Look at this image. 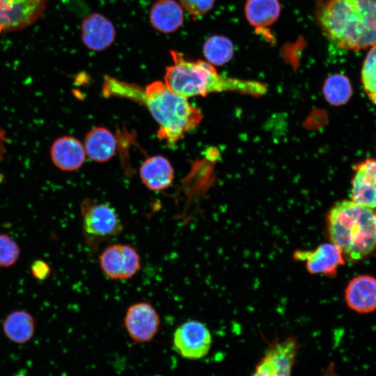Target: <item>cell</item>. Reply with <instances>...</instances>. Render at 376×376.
Returning a JSON list of instances; mask_svg holds the SVG:
<instances>
[{"instance_id":"obj_1","label":"cell","mask_w":376,"mask_h":376,"mask_svg":"<svg viewBox=\"0 0 376 376\" xmlns=\"http://www.w3.org/2000/svg\"><path fill=\"white\" fill-rule=\"evenodd\" d=\"M102 91L105 97L125 98L146 107L159 125L158 138L169 146H174L202 119L200 110L193 107L187 98L174 93L160 81L142 88L106 76Z\"/></svg>"},{"instance_id":"obj_2","label":"cell","mask_w":376,"mask_h":376,"mask_svg":"<svg viewBox=\"0 0 376 376\" xmlns=\"http://www.w3.org/2000/svg\"><path fill=\"white\" fill-rule=\"evenodd\" d=\"M318 20L340 48L359 51L376 45V0H328Z\"/></svg>"},{"instance_id":"obj_3","label":"cell","mask_w":376,"mask_h":376,"mask_svg":"<svg viewBox=\"0 0 376 376\" xmlns=\"http://www.w3.org/2000/svg\"><path fill=\"white\" fill-rule=\"evenodd\" d=\"M170 54L173 63L166 69L164 83L172 92L182 97L205 96L226 91L258 96L267 92L266 86L260 82L220 75L208 62L188 60L175 50H171Z\"/></svg>"},{"instance_id":"obj_4","label":"cell","mask_w":376,"mask_h":376,"mask_svg":"<svg viewBox=\"0 0 376 376\" xmlns=\"http://www.w3.org/2000/svg\"><path fill=\"white\" fill-rule=\"evenodd\" d=\"M330 242L352 262L363 260L376 249V210L353 201L336 203L327 217Z\"/></svg>"},{"instance_id":"obj_5","label":"cell","mask_w":376,"mask_h":376,"mask_svg":"<svg viewBox=\"0 0 376 376\" xmlns=\"http://www.w3.org/2000/svg\"><path fill=\"white\" fill-rule=\"evenodd\" d=\"M84 242L91 249L118 237L123 230V224L116 210L107 203H98L91 198L80 204Z\"/></svg>"},{"instance_id":"obj_6","label":"cell","mask_w":376,"mask_h":376,"mask_svg":"<svg viewBox=\"0 0 376 376\" xmlns=\"http://www.w3.org/2000/svg\"><path fill=\"white\" fill-rule=\"evenodd\" d=\"M173 347L182 357L190 360L205 357L212 345V335L203 322L191 320L180 324L173 333Z\"/></svg>"},{"instance_id":"obj_7","label":"cell","mask_w":376,"mask_h":376,"mask_svg":"<svg viewBox=\"0 0 376 376\" xmlns=\"http://www.w3.org/2000/svg\"><path fill=\"white\" fill-rule=\"evenodd\" d=\"M100 266L104 274L113 280L129 279L141 268V257L131 245L113 244L107 246L99 256Z\"/></svg>"},{"instance_id":"obj_8","label":"cell","mask_w":376,"mask_h":376,"mask_svg":"<svg viewBox=\"0 0 376 376\" xmlns=\"http://www.w3.org/2000/svg\"><path fill=\"white\" fill-rule=\"evenodd\" d=\"M298 350L297 340L292 337L274 343L251 376H291Z\"/></svg>"},{"instance_id":"obj_9","label":"cell","mask_w":376,"mask_h":376,"mask_svg":"<svg viewBox=\"0 0 376 376\" xmlns=\"http://www.w3.org/2000/svg\"><path fill=\"white\" fill-rule=\"evenodd\" d=\"M123 322L134 342L146 343L151 340L158 332L160 318L149 301H139L127 308Z\"/></svg>"},{"instance_id":"obj_10","label":"cell","mask_w":376,"mask_h":376,"mask_svg":"<svg viewBox=\"0 0 376 376\" xmlns=\"http://www.w3.org/2000/svg\"><path fill=\"white\" fill-rule=\"evenodd\" d=\"M47 0H0V25L5 31L26 28L43 14Z\"/></svg>"},{"instance_id":"obj_11","label":"cell","mask_w":376,"mask_h":376,"mask_svg":"<svg viewBox=\"0 0 376 376\" xmlns=\"http://www.w3.org/2000/svg\"><path fill=\"white\" fill-rule=\"evenodd\" d=\"M293 258L304 262L307 271L312 274L334 277L338 268L345 264L342 251L331 242L323 243L313 250L295 251Z\"/></svg>"},{"instance_id":"obj_12","label":"cell","mask_w":376,"mask_h":376,"mask_svg":"<svg viewBox=\"0 0 376 376\" xmlns=\"http://www.w3.org/2000/svg\"><path fill=\"white\" fill-rule=\"evenodd\" d=\"M347 306L358 313L376 311V278L361 274L352 278L345 290Z\"/></svg>"},{"instance_id":"obj_13","label":"cell","mask_w":376,"mask_h":376,"mask_svg":"<svg viewBox=\"0 0 376 376\" xmlns=\"http://www.w3.org/2000/svg\"><path fill=\"white\" fill-rule=\"evenodd\" d=\"M352 180L351 200L376 209V159H366L357 164Z\"/></svg>"},{"instance_id":"obj_14","label":"cell","mask_w":376,"mask_h":376,"mask_svg":"<svg viewBox=\"0 0 376 376\" xmlns=\"http://www.w3.org/2000/svg\"><path fill=\"white\" fill-rule=\"evenodd\" d=\"M116 30L113 23L102 14L93 13L81 23V40L93 51H102L114 41Z\"/></svg>"},{"instance_id":"obj_15","label":"cell","mask_w":376,"mask_h":376,"mask_svg":"<svg viewBox=\"0 0 376 376\" xmlns=\"http://www.w3.org/2000/svg\"><path fill=\"white\" fill-rule=\"evenodd\" d=\"M52 163L63 171H74L84 164L86 152L84 145L77 138L63 136L57 138L50 148Z\"/></svg>"},{"instance_id":"obj_16","label":"cell","mask_w":376,"mask_h":376,"mask_svg":"<svg viewBox=\"0 0 376 376\" xmlns=\"http://www.w3.org/2000/svg\"><path fill=\"white\" fill-rule=\"evenodd\" d=\"M139 175L148 189L157 191L168 188L172 184L174 171L166 158L155 155L147 158L143 162Z\"/></svg>"},{"instance_id":"obj_17","label":"cell","mask_w":376,"mask_h":376,"mask_svg":"<svg viewBox=\"0 0 376 376\" xmlns=\"http://www.w3.org/2000/svg\"><path fill=\"white\" fill-rule=\"evenodd\" d=\"M149 18L156 30L171 33L182 25L184 13L180 4L175 0H157L150 8Z\"/></svg>"},{"instance_id":"obj_18","label":"cell","mask_w":376,"mask_h":376,"mask_svg":"<svg viewBox=\"0 0 376 376\" xmlns=\"http://www.w3.org/2000/svg\"><path fill=\"white\" fill-rule=\"evenodd\" d=\"M84 147L86 155L92 160L105 162L115 154L116 140L107 128L94 127L86 135Z\"/></svg>"},{"instance_id":"obj_19","label":"cell","mask_w":376,"mask_h":376,"mask_svg":"<svg viewBox=\"0 0 376 376\" xmlns=\"http://www.w3.org/2000/svg\"><path fill=\"white\" fill-rule=\"evenodd\" d=\"M2 329L6 337L13 343L24 344L33 336L36 320L24 309H17L9 313L2 322Z\"/></svg>"},{"instance_id":"obj_20","label":"cell","mask_w":376,"mask_h":376,"mask_svg":"<svg viewBox=\"0 0 376 376\" xmlns=\"http://www.w3.org/2000/svg\"><path fill=\"white\" fill-rule=\"evenodd\" d=\"M245 16L249 23L256 28L274 24L281 13L279 0H246Z\"/></svg>"},{"instance_id":"obj_21","label":"cell","mask_w":376,"mask_h":376,"mask_svg":"<svg viewBox=\"0 0 376 376\" xmlns=\"http://www.w3.org/2000/svg\"><path fill=\"white\" fill-rule=\"evenodd\" d=\"M203 52L209 63L212 65H222L232 58L234 52L233 44L225 36L214 35L205 42Z\"/></svg>"},{"instance_id":"obj_22","label":"cell","mask_w":376,"mask_h":376,"mask_svg":"<svg viewBox=\"0 0 376 376\" xmlns=\"http://www.w3.org/2000/svg\"><path fill=\"white\" fill-rule=\"evenodd\" d=\"M352 93L349 79L343 75L334 74L329 77L323 86V94L331 104L339 106L345 104Z\"/></svg>"},{"instance_id":"obj_23","label":"cell","mask_w":376,"mask_h":376,"mask_svg":"<svg viewBox=\"0 0 376 376\" xmlns=\"http://www.w3.org/2000/svg\"><path fill=\"white\" fill-rule=\"evenodd\" d=\"M361 81L367 96L376 105V45L371 47L363 61Z\"/></svg>"},{"instance_id":"obj_24","label":"cell","mask_w":376,"mask_h":376,"mask_svg":"<svg viewBox=\"0 0 376 376\" xmlns=\"http://www.w3.org/2000/svg\"><path fill=\"white\" fill-rule=\"evenodd\" d=\"M20 253V246L14 238L8 233H0V268L13 266Z\"/></svg>"},{"instance_id":"obj_25","label":"cell","mask_w":376,"mask_h":376,"mask_svg":"<svg viewBox=\"0 0 376 376\" xmlns=\"http://www.w3.org/2000/svg\"><path fill=\"white\" fill-rule=\"evenodd\" d=\"M179 3L188 13L194 17L208 13L215 0H178Z\"/></svg>"},{"instance_id":"obj_26","label":"cell","mask_w":376,"mask_h":376,"mask_svg":"<svg viewBox=\"0 0 376 376\" xmlns=\"http://www.w3.org/2000/svg\"><path fill=\"white\" fill-rule=\"evenodd\" d=\"M30 270L34 279L40 281L47 280L51 274V267L44 260H33L30 266Z\"/></svg>"},{"instance_id":"obj_27","label":"cell","mask_w":376,"mask_h":376,"mask_svg":"<svg viewBox=\"0 0 376 376\" xmlns=\"http://www.w3.org/2000/svg\"><path fill=\"white\" fill-rule=\"evenodd\" d=\"M8 143L6 131L0 125V162L3 160L7 152Z\"/></svg>"},{"instance_id":"obj_28","label":"cell","mask_w":376,"mask_h":376,"mask_svg":"<svg viewBox=\"0 0 376 376\" xmlns=\"http://www.w3.org/2000/svg\"><path fill=\"white\" fill-rule=\"evenodd\" d=\"M1 30H3V29H2L1 26L0 25V33H1Z\"/></svg>"}]
</instances>
